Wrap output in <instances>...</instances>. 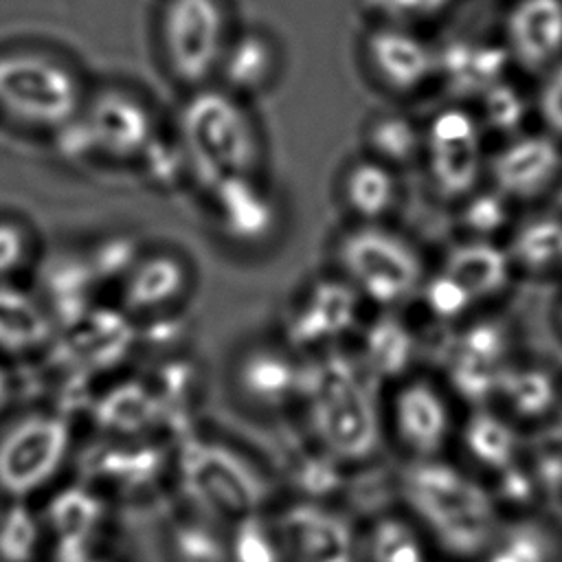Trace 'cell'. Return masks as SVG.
I'll use <instances>...</instances> for the list:
<instances>
[{
  "label": "cell",
  "instance_id": "obj_6",
  "mask_svg": "<svg viewBox=\"0 0 562 562\" xmlns=\"http://www.w3.org/2000/svg\"><path fill=\"white\" fill-rule=\"evenodd\" d=\"M331 266L364 303L400 310L415 301L428 263L411 237L382 224H347L331 244Z\"/></svg>",
  "mask_w": 562,
  "mask_h": 562
},
{
  "label": "cell",
  "instance_id": "obj_14",
  "mask_svg": "<svg viewBox=\"0 0 562 562\" xmlns=\"http://www.w3.org/2000/svg\"><path fill=\"white\" fill-rule=\"evenodd\" d=\"M371 81L395 99H408L437 86V46L417 26L371 22L360 42Z\"/></svg>",
  "mask_w": 562,
  "mask_h": 562
},
{
  "label": "cell",
  "instance_id": "obj_23",
  "mask_svg": "<svg viewBox=\"0 0 562 562\" xmlns=\"http://www.w3.org/2000/svg\"><path fill=\"white\" fill-rule=\"evenodd\" d=\"M437 86L450 101L472 103L487 88L507 77L509 57L501 40L454 37L437 46Z\"/></svg>",
  "mask_w": 562,
  "mask_h": 562
},
{
  "label": "cell",
  "instance_id": "obj_33",
  "mask_svg": "<svg viewBox=\"0 0 562 562\" xmlns=\"http://www.w3.org/2000/svg\"><path fill=\"white\" fill-rule=\"evenodd\" d=\"M360 143L362 154L402 171L419 165L422 123L397 110H380L364 121Z\"/></svg>",
  "mask_w": 562,
  "mask_h": 562
},
{
  "label": "cell",
  "instance_id": "obj_21",
  "mask_svg": "<svg viewBox=\"0 0 562 562\" xmlns=\"http://www.w3.org/2000/svg\"><path fill=\"white\" fill-rule=\"evenodd\" d=\"M518 428L551 426L562 406V375L538 360L514 358L490 400Z\"/></svg>",
  "mask_w": 562,
  "mask_h": 562
},
{
  "label": "cell",
  "instance_id": "obj_15",
  "mask_svg": "<svg viewBox=\"0 0 562 562\" xmlns=\"http://www.w3.org/2000/svg\"><path fill=\"white\" fill-rule=\"evenodd\" d=\"M562 178V140L547 130H522L490 151L487 184L514 206L549 195Z\"/></svg>",
  "mask_w": 562,
  "mask_h": 562
},
{
  "label": "cell",
  "instance_id": "obj_11",
  "mask_svg": "<svg viewBox=\"0 0 562 562\" xmlns=\"http://www.w3.org/2000/svg\"><path fill=\"white\" fill-rule=\"evenodd\" d=\"M72 452V428L57 408L31 411L0 432V494L31 501L50 487Z\"/></svg>",
  "mask_w": 562,
  "mask_h": 562
},
{
  "label": "cell",
  "instance_id": "obj_30",
  "mask_svg": "<svg viewBox=\"0 0 562 562\" xmlns=\"http://www.w3.org/2000/svg\"><path fill=\"white\" fill-rule=\"evenodd\" d=\"M42 518L48 540L57 544V551L92 547L105 520V498L88 483L59 487Z\"/></svg>",
  "mask_w": 562,
  "mask_h": 562
},
{
  "label": "cell",
  "instance_id": "obj_39",
  "mask_svg": "<svg viewBox=\"0 0 562 562\" xmlns=\"http://www.w3.org/2000/svg\"><path fill=\"white\" fill-rule=\"evenodd\" d=\"M228 553L231 562H285L274 516L261 512L233 522Z\"/></svg>",
  "mask_w": 562,
  "mask_h": 562
},
{
  "label": "cell",
  "instance_id": "obj_1",
  "mask_svg": "<svg viewBox=\"0 0 562 562\" xmlns=\"http://www.w3.org/2000/svg\"><path fill=\"white\" fill-rule=\"evenodd\" d=\"M296 413L301 430L347 470L373 461L386 443L375 382L345 347L305 358Z\"/></svg>",
  "mask_w": 562,
  "mask_h": 562
},
{
  "label": "cell",
  "instance_id": "obj_24",
  "mask_svg": "<svg viewBox=\"0 0 562 562\" xmlns=\"http://www.w3.org/2000/svg\"><path fill=\"white\" fill-rule=\"evenodd\" d=\"M336 198L351 224L391 222L404 198L400 171L360 151L338 171Z\"/></svg>",
  "mask_w": 562,
  "mask_h": 562
},
{
  "label": "cell",
  "instance_id": "obj_18",
  "mask_svg": "<svg viewBox=\"0 0 562 562\" xmlns=\"http://www.w3.org/2000/svg\"><path fill=\"white\" fill-rule=\"evenodd\" d=\"M498 40L512 66L540 77L562 59V0H512Z\"/></svg>",
  "mask_w": 562,
  "mask_h": 562
},
{
  "label": "cell",
  "instance_id": "obj_17",
  "mask_svg": "<svg viewBox=\"0 0 562 562\" xmlns=\"http://www.w3.org/2000/svg\"><path fill=\"white\" fill-rule=\"evenodd\" d=\"M88 450L83 457L86 481L103 498L112 494H143L156 485L160 476L171 472L173 476V450L162 452L151 437L145 439H110Z\"/></svg>",
  "mask_w": 562,
  "mask_h": 562
},
{
  "label": "cell",
  "instance_id": "obj_3",
  "mask_svg": "<svg viewBox=\"0 0 562 562\" xmlns=\"http://www.w3.org/2000/svg\"><path fill=\"white\" fill-rule=\"evenodd\" d=\"M173 130L200 195L224 180L266 176V138L250 101L226 88L209 83L187 92Z\"/></svg>",
  "mask_w": 562,
  "mask_h": 562
},
{
  "label": "cell",
  "instance_id": "obj_10",
  "mask_svg": "<svg viewBox=\"0 0 562 562\" xmlns=\"http://www.w3.org/2000/svg\"><path fill=\"white\" fill-rule=\"evenodd\" d=\"M68 130L79 134L83 158L138 167L162 125L147 99L123 86H103L90 88L81 114Z\"/></svg>",
  "mask_w": 562,
  "mask_h": 562
},
{
  "label": "cell",
  "instance_id": "obj_2",
  "mask_svg": "<svg viewBox=\"0 0 562 562\" xmlns=\"http://www.w3.org/2000/svg\"><path fill=\"white\" fill-rule=\"evenodd\" d=\"M397 496L441 562H472L505 516L485 481L448 457L402 461Z\"/></svg>",
  "mask_w": 562,
  "mask_h": 562
},
{
  "label": "cell",
  "instance_id": "obj_13",
  "mask_svg": "<svg viewBox=\"0 0 562 562\" xmlns=\"http://www.w3.org/2000/svg\"><path fill=\"white\" fill-rule=\"evenodd\" d=\"M514 358L509 327L492 316H472L457 325L443 349L441 378L468 408L490 404L501 373Z\"/></svg>",
  "mask_w": 562,
  "mask_h": 562
},
{
  "label": "cell",
  "instance_id": "obj_25",
  "mask_svg": "<svg viewBox=\"0 0 562 562\" xmlns=\"http://www.w3.org/2000/svg\"><path fill=\"white\" fill-rule=\"evenodd\" d=\"M191 281V270L180 255L156 252L134 259L123 274V312L143 318L178 312Z\"/></svg>",
  "mask_w": 562,
  "mask_h": 562
},
{
  "label": "cell",
  "instance_id": "obj_22",
  "mask_svg": "<svg viewBox=\"0 0 562 562\" xmlns=\"http://www.w3.org/2000/svg\"><path fill=\"white\" fill-rule=\"evenodd\" d=\"M437 268L468 294L476 310L501 301L518 277L505 244L496 239L457 237Z\"/></svg>",
  "mask_w": 562,
  "mask_h": 562
},
{
  "label": "cell",
  "instance_id": "obj_34",
  "mask_svg": "<svg viewBox=\"0 0 562 562\" xmlns=\"http://www.w3.org/2000/svg\"><path fill=\"white\" fill-rule=\"evenodd\" d=\"M228 533L231 525L182 505L169 529L171 551L178 562H231Z\"/></svg>",
  "mask_w": 562,
  "mask_h": 562
},
{
  "label": "cell",
  "instance_id": "obj_28",
  "mask_svg": "<svg viewBox=\"0 0 562 562\" xmlns=\"http://www.w3.org/2000/svg\"><path fill=\"white\" fill-rule=\"evenodd\" d=\"M358 562H441L422 527L402 509L373 514L356 527Z\"/></svg>",
  "mask_w": 562,
  "mask_h": 562
},
{
  "label": "cell",
  "instance_id": "obj_42",
  "mask_svg": "<svg viewBox=\"0 0 562 562\" xmlns=\"http://www.w3.org/2000/svg\"><path fill=\"white\" fill-rule=\"evenodd\" d=\"M533 114L542 130L562 140V59L540 75L533 94Z\"/></svg>",
  "mask_w": 562,
  "mask_h": 562
},
{
  "label": "cell",
  "instance_id": "obj_29",
  "mask_svg": "<svg viewBox=\"0 0 562 562\" xmlns=\"http://www.w3.org/2000/svg\"><path fill=\"white\" fill-rule=\"evenodd\" d=\"M472 562H562V531L538 512L507 514Z\"/></svg>",
  "mask_w": 562,
  "mask_h": 562
},
{
  "label": "cell",
  "instance_id": "obj_35",
  "mask_svg": "<svg viewBox=\"0 0 562 562\" xmlns=\"http://www.w3.org/2000/svg\"><path fill=\"white\" fill-rule=\"evenodd\" d=\"M9 285H0V349L7 353L37 351L50 340L53 323L40 303L15 294Z\"/></svg>",
  "mask_w": 562,
  "mask_h": 562
},
{
  "label": "cell",
  "instance_id": "obj_43",
  "mask_svg": "<svg viewBox=\"0 0 562 562\" xmlns=\"http://www.w3.org/2000/svg\"><path fill=\"white\" fill-rule=\"evenodd\" d=\"M57 562H112V560L99 553L92 544V547H81L70 551H57Z\"/></svg>",
  "mask_w": 562,
  "mask_h": 562
},
{
  "label": "cell",
  "instance_id": "obj_20",
  "mask_svg": "<svg viewBox=\"0 0 562 562\" xmlns=\"http://www.w3.org/2000/svg\"><path fill=\"white\" fill-rule=\"evenodd\" d=\"M202 198L211 220L231 241H263L279 224V206L266 176L224 180L204 191Z\"/></svg>",
  "mask_w": 562,
  "mask_h": 562
},
{
  "label": "cell",
  "instance_id": "obj_7",
  "mask_svg": "<svg viewBox=\"0 0 562 562\" xmlns=\"http://www.w3.org/2000/svg\"><path fill=\"white\" fill-rule=\"evenodd\" d=\"M235 31L228 0H162L156 40L171 81L187 92L215 83Z\"/></svg>",
  "mask_w": 562,
  "mask_h": 562
},
{
  "label": "cell",
  "instance_id": "obj_45",
  "mask_svg": "<svg viewBox=\"0 0 562 562\" xmlns=\"http://www.w3.org/2000/svg\"><path fill=\"white\" fill-rule=\"evenodd\" d=\"M551 428H553V432H555V439L562 441V406H560V411H558V415H555Z\"/></svg>",
  "mask_w": 562,
  "mask_h": 562
},
{
  "label": "cell",
  "instance_id": "obj_4",
  "mask_svg": "<svg viewBox=\"0 0 562 562\" xmlns=\"http://www.w3.org/2000/svg\"><path fill=\"white\" fill-rule=\"evenodd\" d=\"M88 94L79 66L55 46L18 42L0 48V125L20 136H61Z\"/></svg>",
  "mask_w": 562,
  "mask_h": 562
},
{
  "label": "cell",
  "instance_id": "obj_36",
  "mask_svg": "<svg viewBox=\"0 0 562 562\" xmlns=\"http://www.w3.org/2000/svg\"><path fill=\"white\" fill-rule=\"evenodd\" d=\"M48 542L42 512L31 501L9 498L0 507V562H42Z\"/></svg>",
  "mask_w": 562,
  "mask_h": 562
},
{
  "label": "cell",
  "instance_id": "obj_40",
  "mask_svg": "<svg viewBox=\"0 0 562 562\" xmlns=\"http://www.w3.org/2000/svg\"><path fill=\"white\" fill-rule=\"evenodd\" d=\"M37 259L35 231L18 215L0 213V285L13 283Z\"/></svg>",
  "mask_w": 562,
  "mask_h": 562
},
{
  "label": "cell",
  "instance_id": "obj_9",
  "mask_svg": "<svg viewBox=\"0 0 562 562\" xmlns=\"http://www.w3.org/2000/svg\"><path fill=\"white\" fill-rule=\"evenodd\" d=\"M487 134L468 103L450 101L422 123V158L430 193L454 206L487 182Z\"/></svg>",
  "mask_w": 562,
  "mask_h": 562
},
{
  "label": "cell",
  "instance_id": "obj_44",
  "mask_svg": "<svg viewBox=\"0 0 562 562\" xmlns=\"http://www.w3.org/2000/svg\"><path fill=\"white\" fill-rule=\"evenodd\" d=\"M13 393V380L4 367H0V411L7 408Z\"/></svg>",
  "mask_w": 562,
  "mask_h": 562
},
{
  "label": "cell",
  "instance_id": "obj_32",
  "mask_svg": "<svg viewBox=\"0 0 562 562\" xmlns=\"http://www.w3.org/2000/svg\"><path fill=\"white\" fill-rule=\"evenodd\" d=\"M505 239L518 277L544 279L562 274V215L531 213L516 220Z\"/></svg>",
  "mask_w": 562,
  "mask_h": 562
},
{
  "label": "cell",
  "instance_id": "obj_46",
  "mask_svg": "<svg viewBox=\"0 0 562 562\" xmlns=\"http://www.w3.org/2000/svg\"><path fill=\"white\" fill-rule=\"evenodd\" d=\"M555 321H558V327H560V331H562V296H560L558 307H555Z\"/></svg>",
  "mask_w": 562,
  "mask_h": 562
},
{
  "label": "cell",
  "instance_id": "obj_16",
  "mask_svg": "<svg viewBox=\"0 0 562 562\" xmlns=\"http://www.w3.org/2000/svg\"><path fill=\"white\" fill-rule=\"evenodd\" d=\"M305 358L283 340L252 345L231 367V391L241 406L261 417L296 413L303 386Z\"/></svg>",
  "mask_w": 562,
  "mask_h": 562
},
{
  "label": "cell",
  "instance_id": "obj_19",
  "mask_svg": "<svg viewBox=\"0 0 562 562\" xmlns=\"http://www.w3.org/2000/svg\"><path fill=\"white\" fill-rule=\"evenodd\" d=\"M454 448L461 450V461L485 485L512 470L527 457L520 428L492 404L470 406L461 417Z\"/></svg>",
  "mask_w": 562,
  "mask_h": 562
},
{
  "label": "cell",
  "instance_id": "obj_5",
  "mask_svg": "<svg viewBox=\"0 0 562 562\" xmlns=\"http://www.w3.org/2000/svg\"><path fill=\"white\" fill-rule=\"evenodd\" d=\"M182 505L233 525L268 512L270 476L235 446L184 432L173 446V476Z\"/></svg>",
  "mask_w": 562,
  "mask_h": 562
},
{
  "label": "cell",
  "instance_id": "obj_12",
  "mask_svg": "<svg viewBox=\"0 0 562 562\" xmlns=\"http://www.w3.org/2000/svg\"><path fill=\"white\" fill-rule=\"evenodd\" d=\"M362 296L334 270L292 296L283 312L281 340L303 358L340 349L362 325Z\"/></svg>",
  "mask_w": 562,
  "mask_h": 562
},
{
  "label": "cell",
  "instance_id": "obj_41",
  "mask_svg": "<svg viewBox=\"0 0 562 562\" xmlns=\"http://www.w3.org/2000/svg\"><path fill=\"white\" fill-rule=\"evenodd\" d=\"M459 0H362V9L371 22H393L422 26L448 13Z\"/></svg>",
  "mask_w": 562,
  "mask_h": 562
},
{
  "label": "cell",
  "instance_id": "obj_26",
  "mask_svg": "<svg viewBox=\"0 0 562 562\" xmlns=\"http://www.w3.org/2000/svg\"><path fill=\"white\" fill-rule=\"evenodd\" d=\"M380 314L362 323L356 331L351 351L375 384H391L415 371L417 338L411 325L397 316V310H378Z\"/></svg>",
  "mask_w": 562,
  "mask_h": 562
},
{
  "label": "cell",
  "instance_id": "obj_27",
  "mask_svg": "<svg viewBox=\"0 0 562 562\" xmlns=\"http://www.w3.org/2000/svg\"><path fill=\"white\" fill-rule=\"evenodd\" d=\"M281 75V48L263 29H237L217 72V86L252 101L266 94Z\"/></svg>",
  "mask_w": 562,
  "mask_h": 562
},
{
  "label": "cell",
  "instance_id": "obj_31",
  "mask_svg": "<svg viewBox=\"0 0 562 562\" xmlns=\"http://www.w3.org/2000/svg\"><path fill=\"white\" fill-rule=\"evenodd\" d=\"M92 417L101 428V437L110 439H145L162 424L151 386L136 380L119 384L99 400H92Z\"/></svg>",
  "mask_w": 562,
  "mask_h": 562
},
{
  "label": "cell",
  "instance_id": "obj_8",
  "mask_svg": "<svg viewBox=\"0 0 562 562\" xmlns=\"http://www.w3.org/2000/svg\"><path fill=\"white\" fill-rule=\"evenodd\" d=\"M382 417L386 441L402 461L448 457L461 424L457 395L446 380L419 369L389 384Z\"/></svg>",
  "mask_w": 562,
  "mask_h": 562
},
{
  "label": "cell",
  "instance_id": "obj_37",
  "mask_svg": "<svg viewBox=\"0 0 562 562\" xmlns=\"http://www.w3.org/2000/svg\"><path fill=\"white\" fill-rule=\"evenodd\" d=\"M514 204L487 182L454 204V222L459 237L496 239L507 237L514 226Z\"/></svg>",
  "mask_w": 562,
  "mask_h": 562
},
{
  "label": "cell",
  "instance_id": "obj_38",
  "mask_svg": "<svg viewBox=\"0 0 562 562\" xmlns=\"http://www.w3.org/2000/svg\"><path fill=\"white\" fill-rule=\"evenodd\" d=\"M470 105L485 134L498 136L501 140L527 130V119L533 114V99H529L509 77L487 88Z\"/></svg>",
  "mask_w": 562,
  "mask_h": 562
}]
</instances>
